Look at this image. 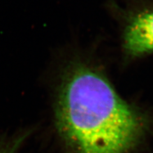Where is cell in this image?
Segmentation results:
<instances>
[{
	"mask_svg": "<svg viewBox=\"0 0 153 153\" xmlns=\"http://www.w3.org/2000/svg\"><path fill=\"white\" fill-rule=\"evenodd\" d=\"M54 109L57 130L75 153H132L152 123L149 114L124 100L102 74L81 62L65 70Z\"/></svg>",
	"mask_w": 153,
	"mask_h": 153,
	"instance_id": "6da1fadb",
	"label": "cell"
},
{
	"mask_svg": "<svg viewBox=\"0 0 153 153\" xmlns=\"http://www.w3.org/2000/svg\"><path fill=\"white\" fill-rule=\"evenodd\" d=\"M123 47L131 57L153 52V10L138 13L131 19L124 30Z\"/></svg>",
	"mask_w": 153,
	"mask_h": 153,
	"instance_id": "7a4b0ae2",
	"label": "cell"
},
{
	"mask_svg": "<svg viewBox=\"0 0 153 153\" xmlns=\"http://www.w3.org/2000/svg\"><path fill=\"white\" fill-rule=\"evenodd\" d=\"M22 137L0 142V153H19L22 145Z\"/></svg>",
	"mask_w": 153,
	"mask_h": 153,
	"instance_id": "3957f363",
	"label": "cell"
}]
</instances>
